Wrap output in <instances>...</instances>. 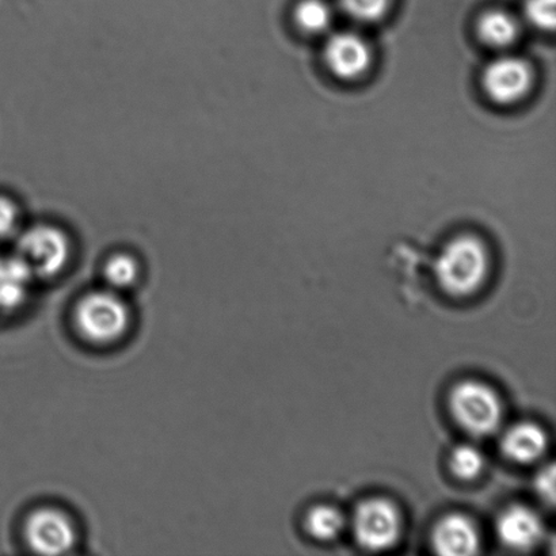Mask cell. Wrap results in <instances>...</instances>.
<instances>
[{
  "label": "cell",
  "mask_w": 556,
  "mask_h": 556,
  "mask_svg": "<svg viewBox=\"0 0 556 556\" xmlns=\"http://www.w3.org/2000/svg\"><path fill=\"white\" fill-rule=\"evenodd\" d=\"M489 253L477 237L460 236L445 244L435 261L441 289L454 298L476 293L489 274Z\"/></svg>",
  "instance_id": "1"
},
{
  "label": "cell",
  "mask_w": 556,
  "mask_h": 556,
  "mask_svg": "<svg viewBox=\"0 0 556 556\" xmlns=\"http://www.w3.org/2000/svg\"><path fill=\"white\" fill-rule=\"evenodd\" d=\"M74 320L86 341L109 345L127 334L130 309L119 292L108 288L81 298L76 305Z\"/></svg>",
  "instance_id": "2"
},
{
  "label": "cell",
  "mask_w": 556,
  "mask_h": 556,
  "mask_svg": "<svg viewBox=\"0 0 556 556\" xmlns=\"http://www.w3.org/2000/svg\"><path fill=\"white\" fill-rule=\"evenodd\" d=\"M455 421L476 438L493 434L503 419V403L492 387L478 380L460 381L450 394Z\"/></svg>",
  "instance_id": "3"
},
{
  "label": "cell",
  "mask_w": 556,
  "mask_h": 556,
  "mask_svg": "<svg viewBox=\"0 0 556 556\" xmlns=\"http://www.w3.org/2000/svg\"><path fill=\"white\" fill-rule=\"evenodd\" d=\"M16 255L33 277L52 278L67 268L71 244L67 236L53 226H36L22 233Z\"/></svg>",
  "instance_id": "4"
},
{
  "label": "cell",
  "mask_w": 556,
  "mask_h": 556,
  "mask_svg": "<svg viewBox=\"0 0 556 556\" xmlns=\"http://www.w3.org/2000/svg\"><path fill=\"white\" fill-rule=\"evenodd\" d=\"M25 539L33 553L65 555L76 547L78 530L73 517L63 509L42 506L27 516Z\"/></svg>",
  "instance_id": "5"
},
{
  "label": "cell",
  "mask_w": 556,
  "mask_h": 556,
  "mask_svg": "<svg viewBox=\"0 0 556 556\" xmlns=\"http://www.w3.org/2000/svg\"><path fill=\"white\" fill-rule=\"evenodd\" d=\"M352 526L359 546L370 552H381L400 541L402 517L391 501L369 498L354 510Z\"/></svg>",
  "instance_id": "6"
},
{
  "label": "cell",
  "mask_w": 556,
  "mask_h": 556,
  "mask_svg": "<svg viewBox=\"0 0 556 556\" xmlns=\"http://www.w3.org/2000/svg\"><path fill=\"white\" fill-rule=\"evenodd\" d=\"M481 84L490 101L503 106L514 105L531 91L533 71L526 60L501 56L484 67Z\"/></svg>",
  "instance_id": "7"
},
{
  "label": "cell",
  "mask_w": 556,
  "mask_h": 556,
  "mask_svg": "<svg viewBox=\"0 0 556 556\" xmlns=\"http://www.w3.org/2000/svg\"><path fill=\"white\" fill-rule=\"evenodd\" d=\"M324 62L338 79L354 80L367 73L372 53L368 42L357 33L340 31L327 38Z\"/></svg>",
  "instance_id": "8"
},
{
  "label": "cell",
  "mask_w": 556,
  "mask_h": 556,
  "mask_svg": "<svg viewBox=\"0 0 556 556\" xmlns=\"http://www.w3.org/2000/svg\"><path fill=\"white\" fill-rule=\"evenodd\" d=\"M434 552L445 556H470L479 553L481 538L471 519L460 514L444 516L432 532Z\"/></svg>",
  "instance_id": "9"
},
{
  "label": "cell",
  "mask_w": 556,
  "mask_h": 556,
  "mask_svg": "<svg viewBox=\"0 0 556 556\" xmlns=\"http://www.w3.org/2000/svg\"><path fill=\"white\" fill-rule=\"evenodd\" d=\"M497 535L506 547L528 552L542 541L543 522L541 517L527 506H509L498 517Z\"/></svg>",
  "instance_id": "10"
},
{
  "label": "cell",
  "mask_w": 556,
  "mask_h": 556,
  "mask_svg": "<svg viewBox=\"0 0 556 556\" xmlns=\"http://www.w3.org/2000/svg\"><path fill=\"white\" fill-rule=\"evenodd\" d=\"M501 448L511 462L530 465L546 452L547 434L536 424H517L505 433Z\"/></svg>",
  "instance_id": "11"
},
{
  "label": "cell",
  "mask_w": 556,
  "mask_h": 556,
  "mask_svg": "<svg viewBox=\"0 0 556 556\" xmlns=\"http://www.w3.org/2000/svg\"><path fill=\"white\" fill-rule=\"evenodd\" d=\"M33 278L18 255L0 258V313H13L25 303Z\"/></svg>",
  "instance_id": "12"
},
{
  "label": "cell",
  "mask_w": 556,
  "mask_h": 556,
  "mask_svg": "<svg viewBox=\"0 0 556 556\" xmlns=\"http://www.w3.org/2000/svg\"><path fill=\"white\" fill-rule=\"evenodd\" d=\"M477 35L484 46L505 49L514 46L520 36V24L504 10H489L479 16Z\"/></svg>",
  "instance_id": "13"
},
{
  "label": "cell",
  "mask_w": 556,
  "mask_h": 556,
  "mask_svg": "<svg viewBox=\"0 0 556 556\" xmlns=\"http://www.w3.org/2000/svg\"><path fill=\"white\" fill-rule=\"evenodd\" d=\"M345 517L332 506L319 505L308 511L305 517V530L320 542L334 541L345 528Z\"/></svg>",
  "instance_id": "14"
},
{
  "label": "cell",
  "mask_w": 556,
  "mask_h": 556,
  "mask_svg": "<svg viewBox=\"0 0 556 556\" xmlns=\"http://www.w3.org/2000/svg\"><path fill=\"white\" fill-rule=\"evenodd\" d=\"M332 13L325 0H302L294 9V22L307 35H321L331 25Z\"/></svg>",
  "instance_id": "15"
},
{
  "label": "cell",
  "mask_w": 556,
  "mask_h": 556,
  "mask_svg": "<svg viewBox=\"0 0 556 556\" xmlns=\"http://www.w3.org/2000/svg\"><path fill=\"white\" fill-rule=\"evenodd\" d=\"M140 268L138 261L129 254H116L103 266V278L112 291H125L138 282Z\"/></svg>",
  "instance_id": "16"
},
{
  "label": "cell",
  "mask_w": 556,
  "mask_h": 556,
  "mask_svg": "<svg viewBox=\"0 0 556 556\" xmlns=\"http://www.w3.org/2000/svg\"><path fill=\"white\" fill-rule=\"evenodd\" d=\"M484 456L477 446L457 445L450 456L451 472L460 481H473L481 476L484 468Z\"/></svg>",
  "instance_id": "17"
},
{
  "label": "cell",
  "mask_w": 556,
  "mask_h": 556,
  "mask_svg": "<svg viewBox=\"0 0 556 556\" xmlns=\"http://www.w3.org/2000/svg\"><path fill=\"white\" fill-rule=\"evenodd\" d=\"M343 13L362 24H374L387 14L391 0H338Z\"/></svg>",
  "instance_id": "18"
},
{
  "label": "cell",
  "mask_w": 556,
  "mask_h": 556,
  "mask_svg": "<svg viewBox=\"0 0 556 556\" xmlns=\"http://www.w3.org/2000/svg\"><path fill=\"white\" fill-rule=\"evenodd\" d=\"M525 16L535 29L548 31L555 26V0H527Z\"/></svg>",
  "instance_id": "19"
},
{
  "label": "cell",
  "mask_w": 556,
  "mask_h": 556,
  "mask_svg": "<svg viewBox=\"0 0 556 556\" xmlns=\"http://www.w3.org/2000/svg\"><path fill=\"white\" fill-rule=\"evenodd\" d=\"M20 223V212L8 198L0 195V241L8 239L16 231Z\"/></svg>",
  "instance_id": "20"
},
{
  "label": "cell",
  "mask_w": 556,
  "mask_h": 556,
  "mask_svg": "<svg viewBox=\"0 0 556 556\" xmlns=\"http://www.w3.org/2000/svg\"><path fill=\"white\" fill-rule=\"evenodd\" d=\"M536 490L539 495L548 504L555 501V468L549 466L536 479Z\"/></svg>",
  "instance_id": "21"
}]
</instances>
